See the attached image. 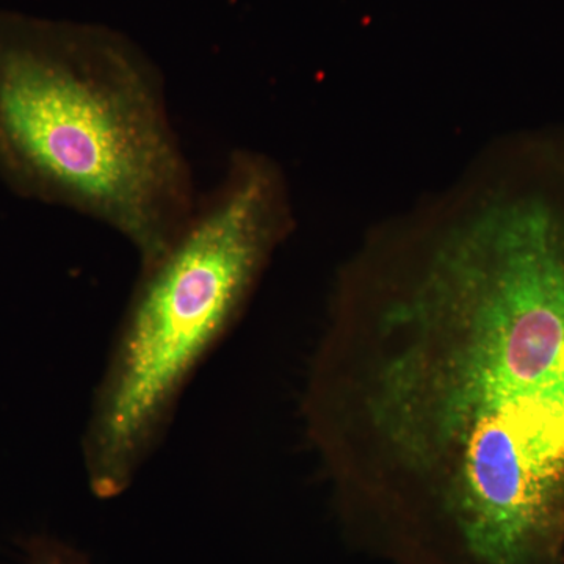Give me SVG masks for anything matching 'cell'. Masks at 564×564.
<instances>
[{"label": "cell", "mask_w": 564, "mask_h": 564, "mask_svg": "<svg viewBox=\"0 0 564 564\" xmlns=\"http://www.w3.org/2000/svg\"><path fill=\"white\" fill-rule=\"evenodd\" d=\"M348 513L443 564L564 547V161L494 143L334 276L303 395Z\"/></svg>", "instance_id": "6da1fadb"}, {"label": "cell", "mask_w": 564, "mask_h": 564, "mask_svg": "<svg viewBox=\"0 0 564 564\" xmlns=\"http://www.w3.org/2000/svg\"><path fill=\"white\" fill-rule=\"evenodd\" d=\"M0 180L128 240L140 265L196 203L158 63L99 22L0 10Z\"/></svg>", "instance_id": "7a4b0ae2"}, {"label": "cell", "mask_w": 564, "mask_h": 564, "mask_svg": "<svg viewBox=\"0 0 564 564\" xmlns=\"http://www.w3.org/2000/svg\"><path fill=\"white\" fill-rule=\"evenodd\" d=\"M295 225L280 163L236 150L172 245L140 265L85 430L96 496L113 499L131 488L182 393L236 328Z\"/></svg>", "instance_id": "3957f363"}, {"label": "cell", "mask_w": 564, "mask_h": 564, "mask_svg": "<svg viewBox=\"0 0 564 564\" xmlns=\"http://www.w3.org/2000/svg\"><path fill=\"white\" fill-rule=\"evenodd\" d=\"M24 564H93L87 555L77 549L54 540L36 536L25 544Z\"/></svg>", "instance_id": "277c9868"}]
</instances>
